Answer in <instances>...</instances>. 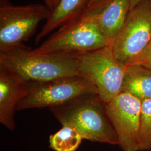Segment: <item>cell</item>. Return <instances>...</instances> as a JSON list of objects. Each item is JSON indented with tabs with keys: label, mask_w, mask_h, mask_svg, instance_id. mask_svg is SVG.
I'll return each mask as SVG.
<instances>
[{
	"label": "cell",
	"mask_w": 151,
	"mask_h": 151,
	"mask_svg": "<svg viewBox=\"0 0 151 151\" xmlns=\"http://www.w3.org/2000/svg\"><path fill=\"white\" fill-rule=\"evenodd\" d=\"M78 55L38 53L23 44L0 52V68L24 84L78 75Z\"/></svg>",
	"instance_id": "6da1fadb"
},
{
	"label": "cell",
	"mask_w": 151,
	"mask_h": 151,
	"mask_svg": "<svg viewBox=\"0 0 151 151\" xmlns=\"http://www.w3.org/2000/svg\"><path fill=\"white\" fill-rule=\"evenodd\" d=\"M63 126H70L83 139L118 145L116 132L108 117L106 104L97 94H87L59 106L49 108Z\"/></svg>",
	"instance_id": "7a4b0ae2"
},
{
	"label": "cell",
	"mask_w": 151,
	"mask_h": 151,
	"mask_svg": "<svg viewBox=\"0 0 151 151\" xmlns=\"http://www.w3.org/2000/svg\"><path fill=\"white\" fill-rule=\"evenodd\" d=\"M96 25L85 16L67 22L33 50L42 54L80 55L110 45Z\"/></svg>",
	"instance_id": "3957f363"
},
{
	"label": "cell",
	"mask_w": 151,
	"mask_h": 151,
	"mask_svg": "<svg viewBox=\"0 0 151 151\" xmlns=\"http://www.w3.org/2000/svg\"><path fill=\"white\" fill-rule=\"evenodd\" d=\"M125 68L110 44L79 55L78 75L91 82L106 104L121 92Z\"/></svg>",
	"instance_id": "277c9868"
},
{
	"label": "cell",
	"mask_w": 151,
	"mask_h": 151,
	"mask_svg": "<svg viewBox=\"0 0 151 151\" xmlns=\"http://www.w3.org/2000/svg\"><path fill=\"white\" fill-rule=\"evenodd\" d=\"M24 85L25 93L17 110L52 108L82 95L97 94V89L91 82L79 75Z\"/></svg>",
	"instance_id": "5b68a950"
},
{
	"label": "cell",
	"mask_w": 151,
	"mask_h": 151,
	"mask_svg": "<svg viewBox=\"0 0 151 151\" xmlns=\"http://www.w3.org/2000/svg\"><path fill=\"white\" fill-rule=\"evenodd\" d=\"M52 11L43 4L14 6L1 0L0 52L22 44L35 32L40 22L47 20Z\"/></svg>",
	"instance_id": "8992f818"
},
{
	"label": "cell",
	"mask_w": 151,
	"mask_h": 151,
	"mask_svg": "<svg viewBox=\"0 0 151 151\" xmlns=\"http://www.w3.org/2000/svg\"><path fill=\"white\" fill-rule=\"evenodd\" d=\"M151 42V0H142L130 10L119 35L110 44L115 57L133 65Z\"/></svg>",
	"instance_id": "52a82bcc"
},
{
	"label": "cell",
	"mask_w": 151,
	"mask_h": 151,
	"mask_svg": "<svg viewBox=\"0 0 151 151\" xmlns=\"http://www.w3.org/2000/svg\"><path fill=\"white\" fill-rule=\"evenodd\" d=\"M142 101L129 93L120 92L106 104L108 117L123 151L140 150V115Z\"/></svg>",
	"instance_id": "ba28073f"
},
{
	"label": "cell",
	"mask_w": 151,
	"mask_h": 151,
	"mask_svg": "<svg viewBox=\"0 0 151 151\" xmlns=\"http://www.w3.org/2000/svg\"><path fill=\"white\" fill-rule=\"evenodd\" d=\"M130 0H106L82 15L91 20L111 44L117 37L130 11Z\"/></svg>",
	"instance_id": "9c48e42d"
},
{
	"label": "cell",
	"mask_w": 151,
	"mask_h": 151,
	"mask_svg": "<svg viewBox=\"0 0 151 151\" xmlns=\"http://www.w3.org/2000/svg\"><path fill=\"white\" fill-rule=\"evenodd\" d=\"M25 93L24 83L11 72L0 68V122L11 131L15 128L17 105Z\"/></svg>",
	"instance_id": "30bf717a"
},
{
	"label": "cell",
	"mask_w": 151,
	"mask_h": 151,
	"mask_svg": "<svg viewBox=\"0 0 151 151\" xmlns=\"http://www.w3.org/2000/svg\"><path fill=\"white\" fill-rule=\"evenodd\" d=\"M88 2L89 0H61L37 35L35 44L39 43L55 29L80 17L86 10Z\"/></svg>",
	"instance_id": "8fae6325"
},
{
	"label": "cell",
	"mask_w": 151,
	"mask_h": 151,
	"mask_svg": "<svg viewBox=\"0 0 151 151\" xmlns=\"http://www.w3.org/2000/svg\"><path fill=\"white\" fill-rule=\"evenodd\" d=\"M121 92L129 93L142 101L151 99V70L139 65L127 66Z\"/></svg>",
	"instance_id": "7c38bea8"
},
{
	"label": "cell",
	"mask_w": 151,
	"mask_h": 151,
	"mask_svg": "<svg viewBox=\"0 0 151 151\" xmlns=\"http://www.w3.org/2000/svg\"><path fill=\"white\" fill-rule=\"evenodd\" d=\"M83 139L78 131L70 126H63L49 137V147L55 151H76Z\"/></svg>",
	"instance_id": "4fadbf2b"
},
{
	"label": "cell",
	"mask_w": 151,
	"mask_h": 151,
	"mask_svg": "<svg viewBox=\"0 0 151 151\" xmlns=\"http://www.w3.org/2000/svg\"><path fill=\"white\" fill-rule=\"evenodd\" d=\"M151 150V99L142 103L140 115V150Z\"/></svg>",
	"instance_id": "5bb4252c"
},
{
	"label": "cell",
	"mask_w": 151,
	"mask_h": 151,
	"mask_svg": "<svg viewBox=\"0 0 151 151\" xmlns=\"http://www.w3.org/2000/svg\"><path fill=\"white\" fill-rule=\"evenodd\" d=\"M133 65H139L151 70V42Z\"/></svg>",
	"instance_id": "9a60e30c"
},
{
	"label": "cell",
	"mask_w": 151,
	"mask_h": 151,
	"mask_svg": "<svg viewBox=\"0 0 151 151\" xmlns=\"http://www.w3.org/2000/svg\"><path fill=\"white\" fill-rule=\"evenodd\" d=\"M45 5L49 8V9L53 12L60 5L61 0H44Z\"/></svg>",
	"instance_id": "2e32d148"
},
{
	"label": "cell",
	"mask_w": 151,
	"mask_h": 151,
	"mask_svg": "<svg viewBox=\"0 0 151 151\" xmlns=\"http://www.w3.org/2000/svg\"><path fill=\"white\" fill-rule=\"evenodd\" d=\"M105 1L106 0H89V2H88L86 9H90V8L93 7L95 6L101 4L102 2Z\"/></svg>",
	"instance_id": "e0dca14e"
},
{
	"label": "cell",
	"mask_w": 151,
	"mask_h": 151,
	"mask_svg": "<svg viewBox=\"0 0 151 151\" xmlns=\"http://www.w3.org/2000/svg\"><path fill=\"white\" fill-rule=\"evenodd\" d=\"M142 0H130V10L133 9L135 6L137 5Z\"/></svg>",
	"instance_id": "ac0fdd59"
}]
</instances>
